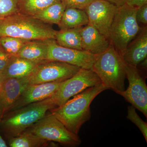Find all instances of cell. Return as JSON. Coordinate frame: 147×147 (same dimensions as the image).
<instances>
[{
	"label": "cell",
	"instance_id": "603a6c76",
	"mask_svg": "<svg viewBox=\"0 0 147 147\" xmlns=\"http://www.w3.org/2000/svg\"><path fill=\"white\" fill-rule=\"evenodd\" d=\"M28 41L13 37H0V45L11 57H16L22 47Z\"/></svg>",
	"mask_w": 147,
	"mask_h": 147
},
{
	"label": "cell",
	"instance_id": "52a82bcc",
	"mask_svg": "<svg viewBox=\"0 0 147 147\" xmlns=\"http://www.w3.org/2000/svg\"><path fill=\"white\" fill-rule=\"evenodd\" d=\"M101 84L100 79L92 69L81 68L74 76L62 82L55 93L48 98L57 108L86 89Z\"/></svg>",
	"mask_w": 147,
	"mask_h": 147
},
{
	"label": "cell",
	"instance_id": "f546056e",
	"mask_svg": "<svg viewBox=\"0 0 147 147\" xmlns=\"http://www.w3.org/2000/svg\"><path fill=\"white\" fill-rule=\"evenodd\" d=\"M105 1L110 2L119 7L125 4L126 0H105Z\"/></svg>",
	"mask_w": 147,
	"mask_h": 147
},
{
	"label": "cell",
	"instance_id": "9a60e30c",
	"mask_svg": "<svg viewBox=\"0 0 147 147\" xmlns=\"http://www.w3.org/2000/svg\"><path fill=\"white\" fill-rule=\"evenodd\" d=\"M81 34L83 50L93 55H100L110 46V40L90 24L82 27Z\"/></svg>",
	"mask_w": 147,
	"mask_h": 147
},
{
	"label": "cell",
	"instance_id": "ac0fdd59",
	"mask_svg": "<svg viewBox=\"0 0 147 147\" xmlns=\"http://www.w3.org/2000/svg\"><path fill=\"white\" fill-rule=\"evenodd\" d=\"M89 24L88 18L84 10L66 8L59 24L60 30L83 27Z\"/></svg>",
	"mask_w": 147,
	"mask_h": 147
},
{
	"label": "cell",
	"instance_id": "ffe728a7",
	"mask_svg": "<svg viewBox=\"0 0 147 147\" xmlns=\"http://www.w3.org/2000/svg\"><path fill=\"white\" fill-rule=\"evenodd\" d=\"M8 144L11 147H44L51 146V142L44 140L26 130L17 137H10Z\"/></svg>",
	"mask_w": 147,
	"mask_h": 147
},
{
	"label": "cell",
	"instance_id": "7402d4cb",
	"mask_svg": "<svg viewBox=\"0 0 147 147\" xmlns=\"http://www.w3.org/2000/svg\"><path fill=\"white\" fill-rule=\"evenodd\" d=\"M61 0H20L19 13L34 16Z\"/></svg>",
	"mask_w": 147,
	"mask_h": 147
},
{
	"label": "cell",
	"instance_id": "8fae6325",
	"mask_svg": "<svg viewBox=\"0 0 147 147\" xmlns=\"http://www.w3.org/2000/svg\"><path fill=\"white\" fill-rule=\"evenodd\" d=\"M119 7L105 0H93L84 10L88 24L109 40L111 26Z\"/></svg>",
	"mask_w": 147,
	"mask_h": 147
},
{
	"label": "cell",
	"instance_id": "7a4b0ae2",
	"mask_svg": "<svg viewBox=\"0 0 147 147\" xmlns=\"http://www.w3.org/2000/svg\"><path fill=\"white\" fill-rule=\"evenodd\" d=\"M57 31L33 16L18 13L0 21V37L11 36L26 40L55 39Z\"/></svg>",
	"mask_w": 147,
	"mask_h": 147
},
{
	"label": "cell",
	"instance_id": "9c48e42d",
	"mask_svg": "<svg viewBox=\"0 0 147 147\" xmlns=\"http://www.w3.org/2000/svg\"><path fill=\"white\" fill-rule=\"evenodd\" d=\"M126 78L129 86L126 90L118 92L134 108L147 117V86L145 78L137 67L126 65Z\"/></svg>",
	"mask_w": 147,
	"mask_h": 147
},
{
	"label": "cell",
	"instance_id": "3957f363",
	"mask_svg": "<svg viewBox=\"0 0 147 147\" xmlns=\"http://www.w3.org/2000/svg\"><path fill=\"white\" fill-rule=\"evenodd\" d=\"M125 67L122 56L110 43L105 52L96 56L92 69L103 86L117 93L125 90Z\"/></svg>",
	"mask_w": 147,
	"mask_h": 147
},
{
	"label": "cell",
	"instance_id": "e0dca14e",
	"mask_svg": "<svg viewBox=\"0 0 147 147\" xmlns=\"http://www.w3.org/2000/svg\"><path fill=\"white\" fill-rule=\"evenodd\" d=\"M47 45L45 40H29L27 42L16 57L37 63L47 61Z\"/></svg>",
	"mask_w": 147,
	"mask_h": 147
},
{
	"label": "cell",
	"instance_id": "d6986e66",
	"mask_svg": "<svg viewBox=\"0 0 147 147\" xmlns=\"http://www.w3.org/2000/svg\"><path fill=\"white\" fill-rule=\"evenodd\" d=\"M82 28L60 30L56 33L55 40L63 47L83 50L81 34Z\"/></svg>",
	"mask_w": 147,
	"mask_h": 147
},
{
	"label": "cell",
	"instance_id": "5bb4252c",
	"mask_svg": "<svg viewBox=\"0 0 147 147\" xmlns=\"http://www.w3.org/2000/svg\"><path fill=\"white\" fill-rule=\"evenodd\" d=\"M147 56L146 27L141 29L137 36L129 44L122 55L126 65L137 67Z\"/></svg>",
	"mask_w": 147,
	"mask_h": 147
},
{
	"label": "cell",
	"instance_id": "5b68a950",
	"mask_svg": "<svg viewBox=\"0 0 147 147\" xmlns=\"http://www.w3.org/2000/svg\"><path fill=\"white\" fill-rule=\"evenodd\" d=\"M137 9L126 4L119 7L111 26L109 40L121 56L142 29L136 19Z\"/></svg>",
	"mask_w": 147,
	"mask_h": 147
},
{
	"label": "cell",
	"instance_id": "ba28073f",
	"mask_svg": "<svg viewBox=\"0 0 147 147\" xmlns=\"http://www.w3.org/2000/svg\"><path fill=\"white\" fill-rule=\"evenodd\" d=\"M81 68L62 62L47 60L37 66L25 79L29 84L62 82L74 76Z\"/></svg>",
	"mask_w": 147,
	"mask_h": 147
},
{
	"label": "cell",
	"instance_id": "4fadbf2b",
	"mask_svg": "<svg viewBox=\"0 0 147 147\" xmlns=\"http://www.w3.org/2000/svg\"><path fill=\"white\" fill-rule=\"evenodd\" d=\"M29 85L25 78L4 79L0 90V121Z\"/></svg>",
	"mask_w": 147,
	"mask_h": 147
},
{
	"label": "cell",
	"instance_id": "277c9868",
	"mask_svg": "<svg viewBox=\"0 0 147 147\" xmlns=\"http://www.w3.org/2000/svg\"><path fill=\"white\" fill-rule=\"evenodd\" d=\"M55 108L47 98L6 113L0 121V127L7 137H17Z\"/></svg>",
	"mask_w": 147,
	"mask_h": 147
},
{
	"label": "cell",
	"instance_id": "d4e9b609",
	"mask_svg": "<svg viewBox=\"0 0 147 147\" xmlns=\"http://www.w3.org/2000/svg\"><path fill=\"white\" fill-rule=\"evenodd\" d=\"M127 118L134 123L139 128L144 135L146 142H147V123L138 115L135 108L132 105L129 106L127 108Z\"/></svg>",
	"mask_w": 147,
	"mask_h": 147
},
{
	"label": "cell",
	"instance_id": "2e32d148",
	"mask_svg": "<svg viewBox=\"0 0 147 147\" xmlns=\"http://www.w3.org/2000/svg\"><path fill=\"white\" fill-rule=\"evenodd\" d=\"M40 63L18 57H11L2 74L4 79L26 78Z\"/></svg>",
	"mask_w": 147,
	"mask_h": 147
},
{
	"label": "cell",
	"instance_id": "4316f807",
	"mask_svg": "<svg viewBox=\"0 0 147 147\" xmlns=\"http://www.w3.org/2000/svg\"><path fill=\"white\" fill-rule=\"evenodd\" d=\"M137 22L146 25L147 24V5L137 9L136 14Z\"/></svg>",
	"mask_w": 147,
	"mask_h": 147
},
{
	"label": "cell",
	"instance_id": "d6a6232c",
	"mask_svg": "<svg viewBox=\"0 0 147 147\" xmlns=\"http://www.w3.org/2000/svg\"><path fill=\"white\" fill-rule=\"evenodd\" d=\"M5 18H2V17H0V21H2L3 19H4Z\"/></svg>",
	"mask_w": 147,
	"mask_h": 147
},
{
	"label": "cell",
	"instance_id": "1f68e13d",
	"mask_svg": "<svg viewBox=\"0 0 147 147\" xmlns=\"http://www.w3.org/2000/svg\"><path fill=\"white\" fill-rule=\"evenodd\" d=\"M4 79L2 73H0V90L1 89L2 86L3 82Z\"/></svg>",
	"mask_w": 147,
	"mask_h": 147
},
{
	"label": "cell",
	"instance_id": "f1b7e54d",
	"mask_svg": "<svg viewBox=\"0 0 147 147\" xmlns=\"http://www.w3.org/2000/svg\"><path fill=\"white\" fill-rule=\"evenodd\" d=\"M125 4L131 7L138 8L147 5V0H126Z\"/></svg>",
	"mask_w": 147,
	"mask_h": 147
},
{
	"label": "cell",
	"instance_id": "cb8c5ba5",
	"mask_svg": "<svg viewBox=\"0 0 147 147\" xmlns=\"http://www.w3.org/2000/svg\"><path fill=\"white\" fill-rule=\"evenodd\" d=\"M19 3L20 0H0V17L19 13Z\"/></svg>",
	"mask_w": 147,
	"mask_h": 147
},
{
	"label": "cell",
	"instance_id": "6da1fadb",
	"mask_svg": "<svg viewBox=\"0 0 147 147\" xmlns=\"http://www.w3.org/2000/svg\"><path fill=\"white\" fill-rule=\"evenodd\" d=\"M108 90L102 84L88 88L67 100L63 105L50 110L58 119L74 134L78 135L80 128L90 118V106L99 94Z\"/></svg>",
	"mask_w": 147,
	"mask_h": 147
},
{
	"label": "cell",
	"instance_id": "8992f818",
	"mask_svg": "<svg viewBox=\"0 0 147 147\" xmlns=\"http://www.w3.org/2000/svg\"><path fill=\"white\" fill-rule=\"evenodd\" d=\"M26 130L44 140L66 146H77L82 142L78 135L69 131L51 113L45 115Z\"/></svg>",
	"mask_w": 147,
	"mask_h": 147
},
{
	"label": "cell",
	"instance_id": "4dcf8cb0",
	"mask_svg": "<svg viewBox=\"0 0 147 147\" xmlns=\"http://www.w3.org/2000/svg\"><path fill=\"white\" fill-rule=\"evenodd\" d=\"M8 147L5 141L3 139L2 137L0 134V147Z\"/></svg>",
	"mask_w": 147,
	"mask_h": 147
},
{
	"label": "cell",
	"instance_id": "484cf974",
	"mask_svg": "<svg viewBox=\"0 0 147 147\" xmlns=\"http://www.w3.org/2000/svg\"><path fill=\"white\" fill-rule=\"evenodd\" d=\"M93 0H61L66 8L85 10Z\"/></svg>",
	"mask_w": 147,
	"mask_h": 147
},
{
	"label": "cell",
	"instance_id": "44dd1931",
	"mask_svg": "<svg viewBox=\"0 0 147 147\" xmlns=\"http://www.w3.org/2000/svg\"><path fill=\"white\" fill-rule=\"evenodd\" d=\"M65 9L63 4L60 2L50 6L33 16L46 24L58 25Z\"/></svg>",
	"mask_w": 147,
	"mask_h": 147
},
{
	"label": "cell",
	"instance_id": "30bf717a",
	"mask_svg": "<svg viewBox=\"0 0 147 147\" xmlns=\"http://www.w3.org/2000/svg\"><path fill=\"white\" fill-rule=\"evenodd\" d=\"M45 40L47 45V61L62 62L81 68L92 69L97 55L84 50L63 47L55 39Z\"/></svg>",
	"mask_w": 147,
	"mask_h": 147
},
{
	"label": "cell",
	"instance_id": "83f0119b",
	"mask_svg": "<svg viewBox=\"0 0 147 147\" xmlns=\"http://www.w3.org/2000/svg\"><path fill=\"white\" fill-rule=\"evenodd\" d=\"M10 58L0 45V73L3 71Z\"/></svg>",
	"mask_w": 147,
	"mask_h": 147
},
{
	"label": "cell",
	"instance_id": "7c38bea8",
	"mask_svg": "<svg viewBox=\"0 0 147 147\" xmlns=\"http://www.w3.org/2000/svg\"><path fill=\"white\" fill-rule=\"evenodd\" d=\"M62 82L29 84L11 106L8 113L50 97L57 90Z\"/></svg>",
	"mask_w": 147,
	"mask_h": 147
}]
</instances>
